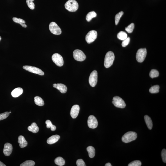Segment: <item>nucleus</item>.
<instances>
[{
  "label": "nucleus",
  "mask_w": 166,
  "mask_h": 166,
  "mask_svg": "<svg viewBox=\"0 0 166 166\" xmlns=\"http://www.w3.org/2000/svg\"><path fill=\"white\" fill-rule=\"evenodd\" d=\"M149 76L152 78L157 77L159 76V72L156 69H153L150 72Z\"/></svg>",
  "instance_id": "nucleus-28"
},
{
  "label": "nucleus",
  "mask_w": 166,
  "mask_h": 166,
  "mask_svg": "<svg viewBox=\"0 0 166 166\" xmlns=\"http://www.w3.org/2000/svg\"><path fill=\"white\" fill-rule=\"evenodd\" d=\"M34 101L35 104L39 106H42L44 105V103L43 100L39 96H36L34 98Z\"/></svg>",
  "instance_id": "nucleus-22"
},
{
  "label": "nucleus",
  "mask_w": 166,
  "mask_h": 166,
  "mask_svg": "<svg viewBox=\"0 0 166 166\" xmlns=\"http://www.w3.org/2000/svg\"><path fill=\"white\" fill-rule=\"evenodd\" d=\"M130 41V37H127V38L125 39V40H123L122 42V45L123 47H125L128 45L129 44Z\"/></svg>",
  "instance_id": "nucleus-35"
},
{
  "label": "nucleus",
  "mask_w": 166,
  "mask_h": 166,
  "mask_svg": "<svg viewBox=\"0 0 166 166\" xmlns=\"http://www.w3.org/2000/svg\"><path fill=\"white\" fill-rule=\"evenodd\" d=\"M60 136L58 135H52L48 139L47 143L49 144H52L57 142L60 138Z\"/></svg>",
  "instance_id": "nucleus-17"
},
{
  "label": "nucleus",
  "mask_w": 166,
  "mask_h": 166,
  "mask_svg": "<svg viewBox=\"0 0 166 166\" xmlns=\"http://www.w3.org/2000/svg\"><path fill=\"white\" fill-rule=\"evenodd\" d=\"M53 86L62 93H65L67 91V87L65 85L61 83L54 84Z\"/></svg>",
  "instance_id": "nucleus-15"
},
{
  "label": "nucleus",
  "mask_w": 166,
  "mask_h": 166,
  "mask_svg": "<svg viewBox=\"0 0 166 166\" xmlns=\"http://www.w3.org/2000/svg\"><path fill=\"white\" fill-rule=\"evenodd\" d=\"M9 115V112H8L0 114V121L6 119Z\"/></svg>",
  "instance_id": "nucleus-34"
},
{
  "label": "nucleus",
  "mask_w": 166,
  "mask_h": 166,
  "mask_svg": "<svg viewBox=\"0 0 166 166\" xmlns=\"http://www.w3.org/2000/svg\"><path fill=\"white\" fill-rule=\"evenodd\" d=\"M97 33L94 30H92L87 34L85 37V40L88 44H90L94 42L97 38Z\"/></svg>",
  "instance_id": "nucleus-10"
},
{
  "label": "nucleus",
  "mask_w": 166,
  "mask_h": 166,
  "mask_svg": "<svg viewBox=\"0 0 166 166\" xmlns=\"http://www.w3.org/2000/svg\"><path fill=\"white\" fill-rule=\"evenodd\" d=\"M55 162L56 165L60 166H62L64 165L65 160L61 157H59L57 158L55 160Z\"/></svg>",
  "instance_id": "nucleus-23"
},
{
  "label": "nucleus",
  "mask_w": 166,
  "mask_h": 166,
  "mask_svg": "<svg viewBox=\"0 0 166 166\" xmlns=\"http://www.w3.org/2000/svg\"><path fill=\"white\" fill-rule=\"evenodd\" d=\"M35 162L33 160H28L25 161L21 164L20 166H34L35 165Z\"/></svg>",
  "instance_id": "nucleus-29"
},
{
  "label": "nucleus",
  "mask_w": 166,
  "mask_h": 166,
  "mask_svg": "<svg viewBox=\"0 0 166 166\" xmlns=\"http://www.w3.org/2000/svg\"><path fill=\"white\" fill-rule=\"evenodd\" d=\"M0 166H6V165L3 164L2 162L0 161Z\"/></svg>",
  "instance_id": "nucleus-40"
},
{
  "label": "nucleus",
  "mask_w": 166,
  "mask_h": 166,
  "mask_svg": "<svg viewBox=\"0 0 166 166\" xmlns=\"http://www.w3.org/2000/svg\"><path fill=\"white\" fill-rule=\"evenodd\" d=\"M87 124L89 127L94 129L97 128L98 122L97 119L93 115H90L88 118Z\"/></svg>",
  "instance_id": "nucleus-12"
},
{
  "label": "nucleus",
  "mask_w": 166,
  "mask_h": 166,
  "mask_svg": "<svg viewBox=\"0 0 166 166\" xmlns=\"http://www.w3.org/2000/svg\"><path fill=\"white\" fill-rule=\"evenodd\" d=\"M89 153V156L91 158L94 157L95 154V151L94 148L92 146H89L87 149Z\"/></svg>",
  "instance_id": "nucleus-21"
},
{
  "label": "nucleus",
  "mask_w": 166,
  "mask_h": 166,
  "mask_svg": "<svg viewBox=\"0 0 166 166\" xmlns=\"http://www.w3.org/2000/svg\"><path fill=\"white\" fill-rule=\"evenodd\" d=\"M97 15L96 12L94 11H92L89 12L87 14L86 17V20L87 21L89 22L92 20L93 18L95 17Z\"/></svg>",
  "instance_id": "nucleus-25"
},
{
  "label": "nucleus",
  "mask_w": 166,
  "mask_h": 166,
  "mask_svg": "<svg viewBox=\"0 0 166 166\" xmlns=\"http://www.w3.org/2000/svg\"><path fill=\"white\" fill-rule=\"evenodd\" d=\"M18 143L19 144V146L21 148L26 147L28 145V142L24 137L22 135H20L18 138Z\"/></svg>",
  "instance_id": "nucleus-16"
},
{
  "label": "nucleus",
  "mask_w": 166,
  "mask_h": 166,
  "mask_svg": "<svg viewBox=\"0 0 166 166\" xmlns=\"http://www.w3.org/2000/svg\"><path fill=\"white\" fill-rule=\"evenodd\" d=\"M46 124H47V128H51V127L52 126V123H51V121L49 120H47V121H46Z\"/></svg>",
  "instance_id": "nucleus-38"
},
{
  "label": "nucleus",
  "mask_w": 166,
  "mask_h": 166,
  "mask_svg": "<svg viewBox=\"0 0 166 166\" xmlns=\"http://www.w3.org/2000/svg\"><path fill=\"white\" fill-rule=\"evenodd\" d=\"M123 15H124V12L122 11H121L119 12L115 15V19L116 25H117L118 24L120 19Z\"/></svg>",
  "instance_id": "nucleus-30"
},
{
  "label": "nucleus",
  "mask_w": 166,
  "mask_h": 166,
  "mask_svg": "<svg viewBox=\"0 0 166 166\" xmlns=\"http://www.w3.org/2000/svg\"><path fill=\"white\" fill-rule=\"evenodd\" d=\"M105 166H111L112 165L110 163H108L106 164V165H105Z\"/></svg>",
  "instance_id": "nucleus-41"
},
{
  "label": "nucleus",
  "mask_w": 166,
  "mask_h": 166,
  "mask_svg": "<svg viewBox=\"0 0 166 166\" xmlns=\"http://www.w3.org/2000/svg\"><path fill=\"white\" fill-rule=\"evenodd\" d=\"M73 55L74 59L78 61H83L86 58L84 53L79 49L75 50L73 52Z\"/></svg>",
  "instance_id": "nucleus-4"
},
{
  "label": "nucleus",
  "mask_w": 166,
  "mask_h": 166,
  "mask_svg": "<svg viewBox=\"0 0 166 166\" xmlns=\"http://www.w3.org/2000/svg\"><path fill=\"white\" fill-rule=\"evenodd\" d=\"M160 87L158 85L152 87L149 89V92L152 94L158 93L159 92Z\"/></svg>",
  "instance_id": "nucleus-27"
},
{
  "label": "nucleus",
  "mask_w": 166,
  "mask_h": 166,
  "mask_svg": "<svg viewBox=\"0 0 166 166\" xmlns=\"http://www.w3.org/2000/svg\"><path fill=\"white\" fill-rule=\"evenodd\" d=\"M11 113V112H9V113H10H10Z\"/></svg>",
  "instance_id": "nucleus-43"
},
{
  "label": "nucleus",
  "mask_w": 166,
  "mask_h": 166,
  "mask_svg": "<svg viewBox=\"0 0 166 166\" xmlns=\"http://www.w3.org/2000/svg\"><path fill=\"white\" fill-rule=\"evenodd\" d=\"M13 20L14 22L20 24L23 27H27L26 25L25 24L26 22L23 19L20 18H17L16 17H14L13 18Z\"/></svg>",
  "instance_id": "nucleus-24"
},
{
  "label": "nucleus",
  "mask_w": 166,
  "mask_h": 166,
  "mask_svg": "<svg viewBox=\"0 0 166 166\" xmlns=\"http://www.w3.org/2000/svg\"><path fill=\"white\" fill-rule=\"evenodd\" d=\"M147 54V50L146 49H140L137 52L136 58L137 61L142 62L144 61Z\"/></svg>",
  "instance_id": "nucleus-5"
},
{
  "label": "nucleus",
  "mask_w": 166,
  "mask_h": 166,
  "mask_svg": "<svg viewBox=\"0 0 166 166\" xmlns=\"http://www.w3.org/2000/svg\"><path fill=\"white\" fill-rule=\"evenodd\" d=\"M137 134L133 131H129L123 135L122 140L123 142L128 143L135 140L137 138Z\"/></svg>",
  "instance_id": "nucleus-3"
},
{
  "label": "nucleus",
  "mask_w": 166,
  "mask_h": 166,
  "mask_svg": "<svg viewBox=\"0 0 166 166\" xmlns=\"http://www.w3.org/2000/svg\"><path fill=\"white\" fill-rule=\"evenodd\" d=\"M144 119L148 128L151 130L153 127V122L151 118L148 116L146 115L144 116Z\"/></svg>",
  "instance_id": "nucleus-20"
},
{
  "label": "nucleus",
  "mask_w": 166,
  "mask_h": 166,
  "mask_svg": "<svg viewBox=\"0 0 166 166\" xmlns=\"http://www.w3.org/2000/svg\"><path fill=\"white\" fill-rule=\"evenodd\" d=\"M49 29L52 33L55 35H60L62 33L61 29L55 22H52L50 23Z\"/></svg>",
  "instance_id": "nucleus-7"
},
{
  "label": "nucleus",
  "mask_w": 166,
  "mask_h": 166,
  "mask_svg": "<svg viewBox=\"0 0 166 166\" xmlns=\"http://www.w3.org/2000/svg\"><path fill=\"white\" fill-rule=\"evenodd\" d=\"M23 68L25 70L27 71L30 72L34 74L43 76L44 75V73L42 70L38 68L31 66H24L23 67Z\"/></svg>",
  "instance_id": "nucleus-8"
},
{
  "label": "nucleus",
  "mask_w": 166,
  "mask_h": 166,
  "mask_svg": "<svg viewBox=\"0 0 166 166\" xmlns=\"http://www.w3.org/2000/svg\"><path fill=\"white\" fill-rule=\"evenodd\" d=\"M135 27V24L134 23H131L127 27L125 28V30L128 33H131L133 31Z\"/></svg>",
  "instance_id": "nucleus-31"
},
{
  "label": "nucleus",
  "mask_w": 166,
  "mask_h": 166,
  "mask_svg": "<svg viewBox=\"0 0 166 166\" xmlns=\"http://www.w3.org/2000/svg\"><path fill=\"white\" fill-rule=\"evenodd\" d=\"M98 80V73L97 71L94 70L91 73L89 78V84L91 86L94 87L97 84Z\"/></svg>",
  "instance_id": "nucleus-11"
},
{
  "label": "nucleus",
  "mask_w": 166,
  "mask_h": 166,
  "mask_svg": "<svg viewBox=\"0 0 166 166\" xmlns=\"http://www.w3.org/2000/svg\"><path fill=\"white\" fill-rule=\"evenodd\" d=\"M12 146L9 143H7L5 144L3 152L6 156H9L11 154L12 151Z\"/></svg>",
  "instance_id": "nucleus-14"
},
{
  "label": "nucleus",
  "mask_w": 166,
  "mask_h": 166,
  "mask_svg": "<svg viewBox=\"0 0 166 166\" xmlns=\"http://www.w3.org/2000/svg\"><path fill=\"white\" fill-rule=\"evenodd\" d=\"M161 156L163 161L166 163V150L165 149H164L162 151L161 153Z\"/></svg>",
  "instance_id": "nucleus-36"
},
{
  "label": "nucleus",
  "mask_w": 166,
  "mask_h": 166,
  "mask_svg": "<svg viewBox=\"0 0 166 166\" xmlns=\"http://www.w3.org/2000/svg\"><path fill=\"white\" fill-rule=\"evenodd\" d=\"M23 91V89L21 87H18L12 91L11 95L12 97H17L22 94Z\"/></svg>",
  "instance_id": "nucleus-18"
},
{
  "label": "nucleus",
  "mask_w": 166,
  "mask_h": 166,
  "mask_svg": "<svg viewBox=\"0 0 166 166\" xmlns=\"http://www.w3.org/2000/svg\"><path fill=\"white\" fill-rule=\"evenodd\" d=\"M112 103L117 108H124L126 106V104L124 100L119 96H115L113 98Z\"/></svg>",
  "instance_id": "nucleus-6"
},
{
  "label": "nucleus",
  "mask_w": 166,
  "mask_h": 166,
  "mask_svg": "<svg viewBox=\"0 0 166 166\" xmlns=\"http://www.w3.org/2000/svg\"><path fill=\"white\" fill-rule=\"evenodd\" d=\"M79 111L80 107L78 105H76L73 106L71 110L70 115L71 117L73 119H75L77 117Z\"/></svg>",
  "instance_id": "nucleus-13"
},
{
  "label": "nucleus",
  "mask_w": 166,
  "mask_h": 166,
  "mask_svg": "<svg viewBox=\"0 0 166 166\" xmlns=\"http://www.w3.org/2000/svg\"><path fill=\"white\" fill-rule=\"evenodd\" d=\"M28 131L33 133H36L39 131V128L36 124L35 122L33 123L31 126H28Z\"/></svg>",
  "instance_id": "nucleus-19"
},
{
  "label": "nucleus",
  "mask_w": 166,
  "mask_h": 166,
  "mask_svg": "<svg viewBox=\"0 0 166 166\" xmlns=\"http://www.w3.org/2000/svg\"><path fill=\"white\" fill-rule=\"evenodd\" d=\"M115 56L113 52L109 51L106 53L105 56L104 65L106 68H108L112 65L115 60Z\"/></svg>",
  "instance_id": "nucleus-1"
},
{
  "label": "nucleus",
  "mask_w": 166,
  "mask_h": 166,
  "mask_svg": "<svg viewBox=\"0 0 166 166\" xmlns=\"http://www.w3.org/2000/svg\"><path fill=\"white\" fill-rule=\"evenodd\" d=\"M117 37L119 40H124L127 38V35L125 32L122 31L118 34Z\"/></svg>",
  "instance_id": "nucleus-26"
},
{
  "label": "nucleus",
  "mask_w": 166,
  "mask_h": 166,
  "mask_svg": "<svg viewBox=\"0 0 166 166\" xmlns=\"http://www.w3.org/2000/svg\"><path fill=\"white\" fill-rule=\"evenodd\" d=\"M51 131H55L56 129V127L55 126L52 125L51 126Z\"/></svg>",
  "instance_id": "nucleus-39"
},
{
  "label": "nucleus",
  "mask_w": 166,
  "mask_h": 166,
  "mask_svg": "<svg viewBox=\"0 0 166 166\" xmlns=\"http://www.w3.org/2000/svg\"><path fill=\"white\" fill-rule=\"evenodd\" d=\"M1 36H0V41H1Z\"/></svg>",
  "instance_id": "nucleus-42"
},
{
  "label": "nucleus",
  "mask_w": 166,
  "mask_h": 166,
  "mask_svg": "<svg viewBox=\"0 0 166 166\" xmlns=\"http://www.w3.org/2000/svg\"><path fill=\"white\" fill-rule=\"evenodd\" d=\"M141 162L140 160H136L131 162L128 164V166H141Z\"/></svg>",
  "instance_id": "nucleus-33"
},
{
  "label": "nucleus",
  "mask_w": 166,
  "mask_h": 166,
  "mask_svg": "<svg viewBox=\"0 0 166 166\" xmlns=\"http://www.w3.org/2000/svg\"><path fill=\"white\" fill-rule=\"evenodd\" d=\"M52 59L56 65L59 67H62L64 64V60L63 58L59 54L55 53L53 55Z\"/></svg>",
  "instance_id": "nucleus-9"
},
{
  "label": "nucleus",
  "mask_w": 166,
  "mask_h": 166,
  "mask_svg": "<svg viewBox=\"0 0 166 166\" xmlns=\"http://www.w3.org/2000/svg\"><path fill=\"white\" fill-rule=\"evenodd\" d=\"M65 7L69 12H74L78 9V4L75 0H69L65 3Z\"/></svg>",
  "instance_id": "nucleus-2"
},
{
  "label": "nucleus",
  "mask_w": 166,
  "mask_h": 166,
  "mask_svg": "<svg viewBox=\"0 0 166 166\" xmlns=\"http://www.w3.org/2000/svg\"><path fill=\"white\" fill-rule=\"evenodd\" d=\"M34 0H26L27 4L28 7L31 10H33L35 8V4L33 2Z\"/></svg>",
  "instance_id": "nucleus-32"
},
{
  "label": "nucleus",
  "mask_w": 166,
  "mask_h": 166,
  "mask_svg": "<svg viewBox=\"0 0 166 166\" xmlns=\"http://www.w3.org/2000/svg\"><path fill=\"white\" fill-rule=\"evenodd\" d=\"M77 165L78 166H86L84 161L82 159H79L77 160Z\"/></svg>",
  "instance_id": "nucleus-37"
}]
</instances>
